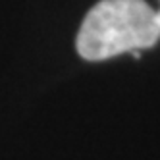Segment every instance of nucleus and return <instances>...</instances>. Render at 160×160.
Masks as SVG:
<instances>
[{"mask_svg": "<svg viewBox=\"0 0 160 160\" xmlns=\"http://www.w3.org/2000/svg\"><path fill=\"white\" fill-rule=\"evenodd\" d=\"M160 39L154 10L145 0H100L79 27L75 48L89 62L151 48Z\"/></svg>", "mask_w": 160, "mask_h": 160, "instance_id": "obj_1", "label": "nucleus"}, {"mask_svg": "<svg viewBox=\"0 0 160 160\" xmlns=\"http://www.w3.org/2000/svg\"><path fill=\"white\" fill-rule=\"evenodd\" d=\"M154 21H156V27L160 31V10H154Z\"/></svg>", "mask_w": 160, "mask_h": 160, "instance_id": "obj_2", "label": "nucleus"}]
</instances>
